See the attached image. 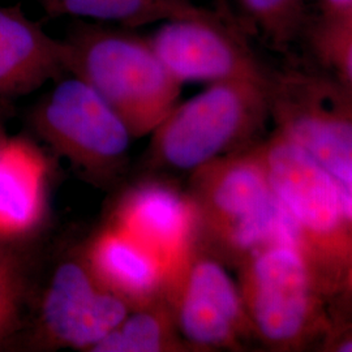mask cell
<instances>
[{
    "label": "cell",
    "mask_w": 352,
    "mask_h": 352,
    "mask_svg": "<svg viewBox=\"0 0 352 352\" xmlns=\"http://www.w3.org/2000/svg\"><path fill=\"white\" fill-rule=\"evenodd\" d=\"M87 266L131 309L166 302L171 267L151 247L110 223L89 244Z\"/></svg>",
    "instance_id": "7c38bea8"
},
{
    "label": "cell",
    "mask_w": 352,
    "mask_h": 352,
    "mask_svg": "<svg viewBox=\"0 0 352 352\" xmlns=\"http://www.w3.org/2000/svg\"><path fill=\"white\" fill-rule=\"evenodd\" d=\"M133 29L74 20L65 33L69 75L88 82L126 123L133 139L151 135L177 104L182 85L148 38Z\"/></svg>",
    "instance_id": "6da1fadb"
},
{
    "label": "cell",
    "mask_w": 352,
    "mask_h": 352,
    "mask_svg": "<svg viewBox=\"0 0 352 352\" xmlns=\"http://www.w3.org/2000/svg\"><path fill=\"white\" fill-rule=\"evenodd\" d=\"M188 195L199 213L200 241L236 265L267 245H299L296 227L270 187L257 148L192 171Z\"/></svg>",
    "instance_id": "7a4b0ae2"
},
{
    "label": "cell",
    "mask_w": 352,
    "mask_h": 352,
    "mask_svg": "<svg viewBox=\"0 0 352 352\" xmlns=\"http://www.w3.org/2000/svg\"><path fill=\"white\" fill-rule=\"evenodd\" d=\"M316 85L286 93L277 106V135L307 153L338 182L352 179V107Z\"/></svg>",
    "instance_id": "30bf717a"
},
{
    "label": "cell",
    "mask_w": 352,
    "mask_h": 352,
    "mask_svg": "<svg viewBox=\"0 0 352 352\" xmlns=\"http://www.w3.org/2000/svg\"><path fill=\"white\" fill-rule=\"evenodd\" d=\"M50 17L115 23L136 29L175 19L209 17L187 0H32Z\"/></svg>",
    "instance_id": "9a60e30c"
},
{
    "label": "cell",
    "mask_w": 352,
    "mask_h": 352,
    "mask_svg": "<svg viewBox=\"0 0 352 352\" xmlns=\"http://www.w3.org/2000/svg\"><path fill=\"white\" fill-rule=\"evenodd\" d=\"M180 334L166 302L131 309L122 324L115 327L91 351H171L180 346Z\"/></svg>",
    "instance_id": "2e32d148"
},
{
    "label": "cell",
    "mask_w": 352,
    "mask_h": 352,
    "mask_svg": "<svg viewBox=\"0 0 352 352\" xmlns=\"http://www.w3.org/2000/svg\"><path fill=\"white\" fill-rule=\"evenodd\" d=\"M166 304L180 337L193 347H239L252 337L238 283L201 244L173 273Z\"/></svg>",
    "instance_id": "8992f818"
},
{
    "label": "cell",
    "mask_w": 352,
    "mask_h": 352,
    "mask_svg": "<svg viewBox=\"0 0 352 352\" xmlns=\"http://www.w3.org/2000/svg\"><path fill=\"white\" fill-rule=\"evenodd\" d=\"M331 1H334V3H340V4H343V3H349V1H351V0H331Z\"/></svg>",
    "instance_id": "603a6c76"
},
{
    "label": "cell",
    "mask_w": 352,
    "mask_h": 352,
    "mask_svg": "<svg viewBox=\"0 0 352 352\" xmlns=\"http://www.w3.org/2000/svg\"><path fill=\"white\" fill-rule=\"evenodd\" d=\"M39 133L55 151L87 168H109L126 154L132 135L101 96L77 76L63 77L34 113Z\"/></svg>",
    "instance_id": "52a82bcc"
},
{
    "label": "cell",
    "mask_w": 352,
    "mask_h": 352,
    "mask_svg": "<svg viewBox=\"0 0 352 352\" xmlns=\"http://www.w3.org/2000/svg\"><path fill=\"white\" fill-rule=\"evenodd\" d=\"M340 291H344L346 295H349V298L351 299L352 302V263L347 267V270L344 272V276L342 278Z\"/></svg>",
    "instance_id": "44dd1931"
},
{
    "label": "cell",
    "mask_w": 352,
    "mask_h": 352,
    "mask_svg": "<svg viewBox=\"0 0 352 352\" xmlns=\"http://www.w3.org/2000/svg\"><path fill=\"white\" fill-rule=\"evenodd\" d=\"M327 351L352 352V322L331 324L324 334V344Z\"/></svg>",
    "instance_id": "e0dca14e"
},
{
    "label": "cell",
    "mask_w": 352,
    "mask_h": 352,
    "mask_svg": "<svg viewBox=\"0 0 352 352\" xmlns=\"http://www.w3.org/2000/svg\"><path fill=\"white\" fill-rule=\"evenodd\" d=\"M47 164L21 140H0V234H24L37 225L46 204Z\"/></svg>",
    "instance_id": "5bb4252c"
},
{
    "label": "cell",
    "mask_w": 352,
    "mask_h": 352,
    "mask_svg": "<svg viewBox=\"0 0 352 352\" xmlns=\"http://www.w3.org/2000/svg\"><path fill=\"white\" fill-rule=\"evenodd\" d=\"M113 223L164 257L171 276L201 244L195 202L189 195L161 183L142 184L126 193Z\"/></svg>",
    "instance_id": "8fae6325"
},
{
    "label": "cell",
    "mask_w": 352,
    "mask_h": 352,
    "mask_svg": "<svg viewBox=\"0 0 352 352\" xmlns=\"http://www.w3.org/2000/svg\"><path fill=\"white\" fill-rule=\"evenodd\" d=\"M333 56L340 74L352 87V34L346 38L340 46H337Z\"/></svg>",
    "instance_id": "ac0fdd59"
},
{
    "label": "cell",
    "mask_w": 352,
    "mask_h": 352,
    "mask_svg": "<svg viewBox=\"0 0 352 352\" xmlns=\"http://www.w3.org/2000/svg\"><path fill=\"white\" fill-rule=\"evenodd\" d=\"M261 81L212 82L188 101L176 104L151 133L153 158L164 166L195 171L239 151L264 116Z\"/></svg>",
    "instance_id": "5b68a950"
},
{
    "label": "cell",
    "mask_w": 352,
    "mask_h": 352,
    "mask_svg": "<svg viewBox=\"0 0 352 352\" xmlns=\"http://www.w3.org/2000/svg\"><path fill=\"white\" fill-rule=\"evenodd\" d=\"M148 39L166 69L180 84L261 81L238 42L210 17L167 20Z\"/></svg>",
    "instance_id": "9c48e42d"
},
{
    "label": "cell",
    "mask_w": 352,
    "mask_h": 352,
    "mask_svg": "<svg viewBox=\"0 0 352 352\" xmlns=\"http://www.w3.org/2000/svg\"><path fill=\"white\" fill-rule=\"evenodd\" d=\"M338 186H340L342 213H343L347 230L352 236V179L347 182H338Z\"/></svg>",
    "instance_id": "d6986e66"
},
{
    "label": "cell",
    "mask_w": 352,
    "mask_h": 352,
    "mask_svg": "<svg viewBox=\"0 0 352 352\" xmlns=\"http://www.w3.org/2000/svg\"><path fill=\"white\" fill-rule=\"evenodd\" d=\"M3 305H4V287H3V283L0 279V312L3 309Z\"/></svg>",
    "instance_id": "7402d4cb"
},
{
    "label": "cell",
    "mask_w": 352,
    "mask_h": 352,
    "mask_svg": "<svg viewBox=\"0 0 352 352\" xmlns=\"http://www.w3.org/2000/svg\"><path fill=\"white\" fill-rule=\"evenodd\" d=\"M256 148L270 187L296 227L302 253L329 294L340 292L352 263V236L342 213L337 179L277 133Z\"/></svg>",
    "instance_id": "277c9868"
},
{
    "label": "cell",
    "mask_w": 352,
    "mask_h": 352,
    "mask_svg": "<svg viewBox=\"0 0 352 352\" xmlns=\"http://www.w3.org/2000/svg\"><path fill=\"white\" fill-rule=\"evenodd\" d=\"M69 45L20 4L0 6V97H17L69 75Z\"/></svg>",
    "instance_id": "4fadbf2b"
},
{
    "label": "cell",
    "mask_w": 352,
    "mask_h": 352,
    "mask_svg": "<svg viewBox=\"0 0 352 352\" xmlns=\"http://www.w3.org/2000/svg\"><path fill=\"white\" fill-rule=\"evenodd\" d=\"M282 1H285V0H243V3L245 4V7L250 11L258 13V14L276 10Z\"/></svg>",
    "instance_id": "ffe728a7"
},
{
    "label": "cell",
    "mask_w": 352,
    "mask_h": 352,
    "mask_svg": "<svg viewBox=\"0 0 352 352\" xmlns=\"http://www.w3.org/2000/svg\"><path fill=\"white\" fill-rule=\"evenodd\" d=\"M238 269L252 337L277 351L300 350L324 337L331 295L299 247L267 245L243 258Z\"/></svg>",
    "instance_id": "3957f363"
},
{
    "label": "cell",
    "mask_w": 352,
    "mask_h": 352,
    "mask_svg": "<svg viewBox=\"0 0 352 352\" xmlns=\"http://www.w3.org/2000/svg\"><path fill=\"white\" fill-rule=\"evenodd\" d=\"M129 311V305L102 286L87 264L65 263L51 279L42 320L52 340L91 351L122 324Z\"/></svg>",
    "instance_id": "ba28073f"
}]
</instances>
